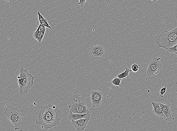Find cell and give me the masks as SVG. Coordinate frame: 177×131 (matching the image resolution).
<instances>
[{
	"instance_id": "cell-1",
	"label": "cell",
	"mask_w": 177,
	"mask_h": 131,
	"mask_svg": "<svg viewBox=\"0 0 177 131\" xmlns=\"http://www.w3.org/2000/svg\"><path fill=\"white\" fill-rule=\"evenodd\" d=\"M38 116L36 124L41 125L42 128L46 129H51L58 125L63 118L61 110L51 104L41 106Z\"/></svg>"
},
{
	"instance_id": "cell-2",
	"label": "cell",
	"mask_w": 177,
	"mask_h": 131,
	"mask_svg": "<svg viewBox=\"0 0 177 131\" xmlns=\"http://www.w3.org/2000/svg\"><path fill=\"white\" fill-rule=\"evenodd\" d=\"M154 41L157 47L166 50L177 44V27L172 30L166 31L156 36Z\"/></svg>"
},
{
	"instance_id": "cell-3",
	"label": "cell",
	"mask_w": 177,
	"mask_h": 131,
	"mask_svg": "<svg viewBox=\"0 0 177 131\" xmlns=\"http://www.w3.org/2000/svg\"><path fill=\"white\" fill-rule=\"evenodd\" d=\"M5 113L8 120L14 125L15 130H18L21 126L23 124L21 111L17 107L12 106L7 108Z\"/></svg>"
},
{
	"instance_id": "cell-4",
	"label": "cell",
	"mask_w": 177,
	"mask_h": 131,
	"mask_svg": "<svg viewBox=\"0 0 177 131\" xmlns=\"http://www.w3.org/2000/svg\"><path fill=\"white\" fill-rule=\"evenodd\" d=\"M160 57H154L150 59L147 67L146 73L149 76H152L157 75L160 70L162 68V65Z\"/></svg>"
},
{
	"instance_id": "cell-5",
	"label": "cell",
	"mask_w": 177,
	"mask_h": 131,
	"mask_svg": "<svg viewBox=\"0 0 177 131\" xmlns=\"http://www.w3.org/2000/svg\"><path fill=\"white\" fill-rule=\"evenodd\" d=\"M20 88V92L22 95L27 94L29 89L32 87L34 83V77L30 74L25 78L17 77Z\"/></svg>"
},
{
	"instance_id": "cell-6",
	"label": "cell",
	"mask_w": 177,
	"mask_h": 131,
	"mask_svg": "<svg viewBox=\"0 0 177 131\" xmlns=\"http://www.w3.org/2000/svg\"><path fill=\"white\" fill-rule=\"evenodd\" d=\"M69 108L70 112L74 114H83L90 111L85 102L76 99L73 100Z\"/></svg>"
},
{
	"instance_id": "cell-7",
	"label": "cell",
	"mask_w": 177,
	"mask_h": 131,
	"mask_svg": "<svg viewBox=\"0 0 177 131\" xmlns=\"http://www.w3.org/2000/svg\"><path fill=\"white\" fill-rule=\"evenodd\" d=\"M106 50L104 46L100 44L95 45L90 50V55L93 61L100 60L106 56Z\"/></svg>"
},
{
	"instance_id": "cell-8",
	"label": "cell",
	"mask_w": 177,
	"mask_h": 131,
	"mask_svg": "<svg viewBox=\"0 0 177 131\" xmlns=\"http://www.w3.org/2000/svg\"><path fill=\"white\" fill-rule=\"evenodd\" d=\"M92 104L94 107H100L103 103L104 94L101 91L93 90L90 94Z\"/></svg>"
},
{
	"instance_id": "cell-9",
	"label": "cell",
	"mask_w": 177,
	"mask_h": 131,
	"mask_svg": "<svg viewBox=\"0 0 177 131\" xmlns=\"http://www.w3.org/2000/svg\"><path fill=\"white\" fill-rule=\"evenodd\" d=\"M90 117L75 120H72V124L78 131H83L86 128L88 122L90 120Z\"/></svg>"
},
{
	"instance_id": "cell-10",
	"label": "cell",
	"mask_w": 177,
	"mask_h": 131,
	"mask_svg": "<svg viewBox=\"0 0 177 131\" xmlns=\"http://www.w3.org/2000/svg\"><path fill=\"white\" fill-rule=\"evenodd\" d=\"M91 114L90 111L86 113L83 114H74L70 112L68 115L67 118L69 120L72 121V120H80V119L87 118L88 117H91Z\"/></svg>"
},
{
	"instance_id": "cell-11",
	"label": "cell",
	"mask_w": 177,
	"mask_h": 131,
	"mask_svg": "<svg viewBox=\"0 0 177 131\" xmlns=\"http://www.w3.org/2000/svg\"><path fill=\"white\" fill-rule=\"evenodd\" d=\"M161 109L164 113L166 118H169L171 116V105L170 104L159 103Z\"/></svg>"
},
{
	"instance_id": "cell-12",
	"label": "cell",
	"mask_w": 177,
	"mask_h": 131,
	"mask_svg": "<svg viewBox=\"0 0 177 131\" xmlns=\"http://www.w3.org/2000/svg\"><path fill=\"white\" fill-rule=\"evenodd\" d=\"M152 105L153 107V111L157 116L162 118H166L165 116L163 113L162 109L159 103L157 102H153Z\"/></svg>"
},
{
	"instance_id": "cell-13",
	"label": "cell",
	"mask_w": 177,
	"mask_h": 131,
	"mask_svg": "<svg viewBox=\"0 0 177 131\" xmlns=\"http://www.w3.org/2000/svg\"><path fill=\"white\" fill-rule=\"evenodd\" d=\"M45 32H46V31L43 32H39L36 30L33 34V37L34 39L37 40L38 43H39V44L41 42L43 38H44Z\"/></svg>"
},
{
	"instance_id": "cell-14",
	"label": "cell",
	"mask_w": 177,
	"mask_h": 131,
	"mask_svg": "<svg viewBox=\"0 0 177 131\" xmlns=\"http://www.w3.org/2000/svg\"><path fill=\"white\" fill-rule=\"evenodd\" d=\"M38 15L40 23L41 24L44 25L46 27L48 28L51 29V27L48 23L47 20L43 17L39 12H38Z\"/></svg>"
},
{
	"instance_id": "cell-15",
	"label": "cell",
	"mask_w": 177,
	"mask_h": 131,
	"mask_svg": "<svg viewBox=\"0 0 177 131\" xmlns=\"http://www.w3.org/2000/svg\"><path fill=\"white\" fill-rule=\"evenodd\" d=\"M132 72L131 70H130L128 67H126L125 68V71L122 73L119 74L117 75V77L119 78L122 79L126 77H129L130 72Z\"/></svg>"
},
{
	"instance_id": "cell-16",
	"label": "cell",
	"mask_w": 177,
	"mask_h": 131,
	"mask_svg": "<svg viewBox=\"0 0 177 131\" xmlns=\"http://www.w3.org/2000/svg\"><path fill=\"white\" fill-rule=\"evenodd\" d=\"M122 79L117 77H115L113 79L112 81V84L114 85L121 86V83Z\"/></svg>"
},
{
	"instance_id": "cell-17",
	"label": "cell",
	"mask_w": 177,
	"mask_h": 131,
	"mask_svg": "<svg viewBox=\"0 0 177 131\" xmlns=\"http://www.w3.org/2000/svg\"><path fill=\"white\" fill-rule=\"evenodd\" d=\"M167 50L168 52L171 53L177 52V44L168 48Z\"/></svg>"
},
{
	"instance_id": "cell-18",
	"label": "cell",
	"mask_w": 177,
	"mask_h": 131,
	"mask_svg": "<svg viewBox=\"0 0 177 131\" xmlns=\"http://www.w3.org/2000/svg\"><path fill=\"white\" fill-rule=\"evenodd\" d=\"M139 67L137 63H134L131 66L132 71L134 72H136L139 69Z\"/></svg>"
},
{
	"instance_id": "cell-19",
	"label": "cell",
	"mask_w": 177,
	"mask_h": 131,
	"mask_svg": "<svg viewBox=\"0 0 177 131\" xmlns=\"http://www.w3.org/2000/svg\"><path fill=\"white\" fill-rule=\"evenodd\" d=\"M166 87H164L162 88L160 90L159 95L161 98H163L164 97V95L166 93Z\"/></svg>"
},
{
	"instance_id": "cell-20",
	"label": "cell",
	"mask_w": 177,
	"mask_h": 131,
	"mask_svg": "<svg viewBox=\"0 0 177 131\" xmlns=\"http://www.w3.org/2000/svg\"><path fill=\"white\" fill-rule=\"evenodd\" d=\"M46 27L44 25L40 24L36 31L39 32H45L46 31Z\"/></svg>"
},
{
	"instance_id": "cell-21",
	"label": "cell",
	"mask_w": 177,
	"mask_h": 131,
	"mask_svg": "<svg viewBox=\"0 0 177 131\" xmlns=\"http://www.w3.org/2000/svg\"><path fill=\"white\" fill-rule=\"evenodd\" d=\"M86 1L87 0H79L78 4L81 7H83L84 6L85 3H86Z\"/></svg>"
},
{
	"instance_id": "cell-22",
	"label": "cell",
	"mask_w": 177,
	"mask_h": 131,
	"mask_svg": "<svg viewBox=\"0 0 177 131\" xmlns=\"http://www.w3.org/2000/svg\"><path fill=\"white\" fill-rule=\"evenodd\" d=\"M3 1H6L7 2H9V1L11 2V0H3Z\"/></svg>"
},
{
	"instance_id": "cell-23",
	"label": "cell",
	"mask_w": 177,
	"mask_h": 131,
	"mask_svg": "<svg viewBox=\"0 0 177 131\" xmlns=\"http://www.w3.org/2000/svg\"><path fill=\"white\" fill-rule=\"evenodd\" d=\"M175 94H176V100L177 101V89L175 91Z\"/></svg>"
},
{
	"instance_id": "cell-24",
	"label": "cell",
	"mask_w": 177,
	"mask_h": 131,
	"mask_svg": "<svg viewBox=\"0 0 177 131\" xmlns=\"http://www.w3.org/2000/svg\"><path fill=\"white\" fill-rule=\"evenodd\" d=\"M152 1H159V0H152Z\"/></svg>"
},
{
	"instance_id": "cell-25",
	"label": "cell",
	"mask_w": 177,
	"mask_h": 131,
	"mask_svg": "<svg viewBox=\"0 0 177 131\" xmlns=\"http://www.w3.org/2000/svg\"><path fill=\"white\" fill-rule=\"evenodd\" d=\"M175 53V54H176V55H177V52Z\"/></svg>"
}]
</instances>
